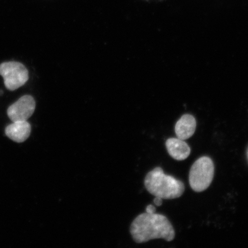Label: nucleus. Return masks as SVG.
<instances>
[{"mask_svg": "<svg viewBox=\"0 0 248 248\" xmlns=\"http://www.w3.org/2000/svg\"><path fill=\"white\" fill-rule=\"evenodd\" d=\"M196 126L195 118L190 114H185L176 124L175 131L176 136L183 140L190 139L194 135Z\"/></svg>", "mask_w": 248, "mask_h": 248, "instance_id": "8", "label": "nucleus"}, {"mask_svg": "<svg viewBox=\"0 0 248 248\" xmlns=\"http://www.w3.org/2000/svg\"><path fill=\"white\" fill-rule=\"evenodd\" d=\"M35 101L32 96L26 95L8 108V116L12 122L27 121L35 110Z\"/></svg>", "mask_w": 248, "mask_h": 248, "instance_id": "5", "label": "nucleus"}, {"mask_svg": "<svg viewBox=\"0 0 248 248\" xmlns=\"http://www.w3.org/2000/svg\"><path fill=\"white\" fill-rule=\"evenodd\" d=\"M31 126L27 121H18L8 125L5 129L8 137L17 142H22L29 138Z\"/></svg>", "mask_w": 248, "mask_h": 248, "instance_id": "6", "label": "nucleus"}, {"mask_svg": "<svg viewBox=\"0 0 248 248\" xmlns=\"http://www.w3.org/2000/svg\"><path fill=\"white\" fill-rule=\"evenodd\" d=\"M3 92L2 91H0V95H2Z\"/></svg>", "mask_w": 248, "mask_h": 248, "instance_id": "11", "label": "nucleus"}, {"mask_svg": "<svg viewBox=\"0 0 248 248\" xmlns=\"http://www.w3.org/2000/svg\"><path fill=\"white\" fill-rule=\"evenodd\" d=\"M247 158H248V152H247Z\"/></svg>", "mask_w": 248, "mask_h": 248, "instance_id": "12", "label": "nucleus"}, {"mask_svg": "<svg viewBox=\"0 0 248 248\" xmlns=\"http://www.w3.org/2000/svg\"><path fill=\"white\" fill-rule=\"evenodd\" d=\"M0 75L7 89L14 91L29 80V71L22 63L17 62H4L0 64Z\"/></svg>", "mask_w": 248, "mask_h": 248, "instance_id": "4", "label": "nucleus"}, {"mask_svg": "<svg viewBox=\"0 0 248 248\" xmlns=\"http://www.w3.org/2000/svg\"><path fill=\"white\" fill-rule=\"evenodd\" d=\"M146 213H156V208L152 204L147 206L146 207Z\"/></svg>", "mask_w": 248, "mask_h": 248, "instance_id": "10", "label": "nucleus"}, {"mask_svg": "<svg viewBox=\"0 0 248 248\" xmlns=\"http://www.w3.org/2000/svg\"><path fill=\"white\" fill-rule=\"evenodd\" d=\"M167 151L173 159L184 160L189 156L191 149L185 140L178 138H170L166 142Z\"/></svg>", "mask_w": 248, "mask_h": 248, "instance_id": "7", "label": "nucleus"}, {"mask_svg": "<svg viewBox=\"0 0 248 248\" xmlns=\"http://www.w3.org/2000/svg\"><path fill=\"white\" fill-rule=\"evenodd\" d=\"M215 175V164L211 158L203 156L195 161L189 172V183L195 192L200 193L208 188Z\"/></svg>", "mask_w": 248, "mask_h": 248, "instance_id": "3", "label": "nucleus"}, {"mask_svg": "<svg viewBox=\"0 0 248 248\" xmlns=\"http://www.w3.org/2000/svg\"><path fill=\"white\" fill-rule=\"evenodd\" d=\"M144 185L149 193L163 200L181 197L185 190L184 183L172 176L165 174L159 167L147 173L144 179Z\"/></svg>", "mask_w": 248, "mask_h": 248, "instance_id": "2", "label": "nucleus"}, {"mask_svg": "<svg viewBox=\"0 0 248 248\" xmlns=\"http://www.w3.org/2000/svg\"><path fill=\"white\" fill-rule=\"evenodd\" d=\"M133 240L140 244L162 238L167 241L174 239V229L168 218L160 214L142 213L133 220L131 227Z\"/></svg>", "mask_w": 248, "mask_h": 248, "instance_id": "1", "label": "nucleus"}, {"mask_svg": "<svg viewBox=\"0 0 248 248\" xmlns=\"http://www.w3.org/2000/svg\"><path fill=\"white\" fill-rule=\"evenodd\" d=\"M155 205L160 206L163 204V199L160 197H156L154 200Z\"/></svg>", "mask_w": 248, "mask_h": 248, "instance_id": "9", "label": "nucleus"}]
</instances>
